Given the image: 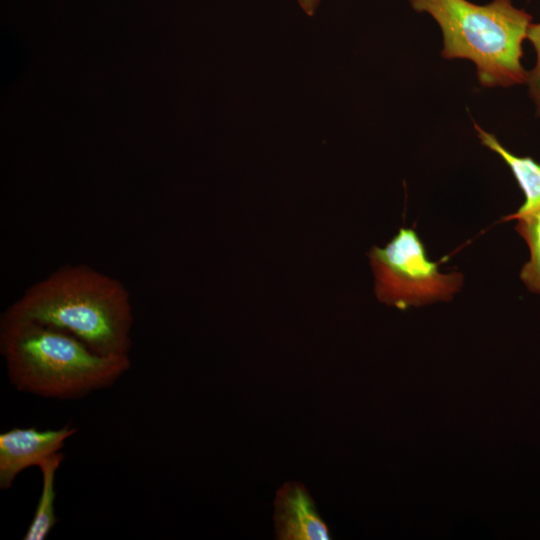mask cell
<instances>
[{
	"label": "cell",
	"instance_id": "cell-1",
	"mask_svg": "<svg viewBox=\"0 0 540 540\" xmlns=\"http://www.w3.org/2000/svg\"><path fill=\"white\" fill-rule=\"evenodd\" d=\"M1 317L30 321L70 333L93 352L127 357L133 310L116 278L87 265H65L31 285Z\"/></svg>",
	"mask_w": 540,
	"mask_h": 540
},
{
	"label": "cell",
	"instance_id": "cell-2",
	"mask_svg": "<svg viewBox=\"0 0 540 540\" xmlns=\"http://www.w3.org/2000/svg\"><path fill=\"white\" fill-rule=\"evenodd\" d=\"M0 352L18 391L57 400H78L109 388L131 367L129 356H102L66 331L5 317Z\"/></svg>",
	"mask_w": 540,
	"mask_h": 540
},
{
	"label": "cell",
	"instance_id": "cell-3",
	"mask_svg": "<svg viewBox=\"0 0 540 540\" xmlns=\"http://www.w3.org/2000/svg\"><path fill=\"white\" fill-rule=\"evenodd\" d=\"M417 12L431 15L443 35L441 56L468 59L485 87L526 83L522 43L532 17L510 0L478 5L468 0H409Z\"/></svg>",
	"mask_w": 540,
	"mask_h": 540
},
{
	"label": "cell",
	"instance_id": "cell-4",
	"mask_svg": "<svg viewBox=\"0 0 540 540\" xmlns=\"http://www.w3.org/2000/svg\"><path fill=\"white\" fill-rule=\"evenodd\" d=\"M378 300L401 310L437 300L448 301L462 286L460 273L442 274L428 259L416 231L400 228L392 240L368 253Z\"/></svg>",
	"mask_w": 540,
	"mask_h": 540
},
{
	"label": "cell",
	"instance_id": "cell-5",
	"mask_svg": "<svg viewBox=\"0 0 540 540\" xmlns=\"http://www.w3.org/2000/svg\"><path fill=\"white\" fill-rule=\"evenodd\" d=\"M77 432L69 424L59 429L12 428L0 434V489L8 490L25 469L39 465L62 450Z\"/></svg>",
	"mask_w": 540,
	"mask_h": 540
},
{
	"label": "cell",
	"instance_id": "cell-6",
	"mask_svg": "<svg viewBox=\"0 0 540 540\" xmlns=\"http://www.w3.org/2000/svg\"><path fill=\"white\" fill-rule=\"evenodd\" d=\"M274 528L278 540H330L329 528L316 503L299 482L284 483L274 499Z\"/></svg>",
	"mask_w": 540,
	"mask_h": 540
},
{
	"label": "cell",
	"instance_id": "cell-7",
	"mask_svg": "<svg viewBox=\"0 0 540 540\" xmlns=\"http://www.w3.org/2000/svg\"><path fill=\"white\" fill-rule=\"evenodd\" d=\"M474 127L481 143L497 153L509 166L525 196V201L518 211L508 215L504 220L517 219L520 216L540 210V164L531 157L514 155L493 134L486 132L477 124Z\"/></svg>",
	"mask_w": 540,
	"mask_h": 540
},
{
	"label": "cell",
	"instance_id": "cell-8",
	"mask_svg": "<svg viewBox=\"0 0 540 540\" xmlns=\"http://www.w3.org/2000/svg\"><path fill=\"white\" fill-rule=\"evenodd\" d=\"M65 455L60 451L39 465L42 474V489L34 515L23 536L24 540H45L59 521L55 515V477Z\"/></svg>",
	"mask_w": 540,
	"mask_h": 540
},
{
	"label": "cell",
	"instance_id": "cell-9",
	"mask_svg": "<svg viewBox=\"0 0 540 540\" xmlns=\"http://www.w3.org/2000/svg\"><path fill=\"white\" fill-rule=\"evenodd\" d=\"M515 230L524 238L530 259L522 267L520 279L533 293L540 294V210L517 218Z\"/></svg>",
	"mask_w": 540,
	"mask_h": 540
},
{
	"label": "cell",
	"instance_id": "cell-10",
	"mask_svg": "<svg viewBox=\"0 0 540 540\" xmlns=\"http://www.w3.org/2000/svg\"><path fill=\"white\" fill-rule=\"evenodd\" d=\"M526 39L531 42L536 53V63L533 69L528 71L526 83L537 114L540 115V23H531Z\"/></svg>",
	"mask_w": 540,
	"mask_h": 540
},
{
	"label": "cell",
	"instance_id": "cell-11",
	"mask_svg": "<svg viewBox=\"0 0 540 540\" xmlns=\"http://www.w3.org/2000/svg\"><path fill=\"white\" fill-rule=\"evenodd\" d=\"M300 5L302 6V8L309 14H312L318 3H319V0H298Z\"/></svg>",
	"mask_w": 540,
	"mask_h": 540
}]
</instances>
